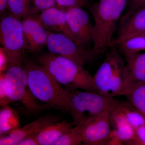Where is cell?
Here are the masks:
<instances>
[{
    "instance_id": "obj_17",
    "label": "cell",
    "mask_w": 145,
    "mask_h": 145,
    "mask_svg": "<svg viewBox=\"0 0 145 145\" xmlns=\"http://www.w3.org/2000/svg\"><path fill=\"white\" fill-rule=\"evenodd\" d=\"M73 125L67 121H59L44 127L36 135L39 145H54Z\"/></svg>"
},
{
    "instance_id": "obj_28",
    "label": "cell",
    "mask_w": 145,
    "mask_h": 145,
    "mask_svg": "<svg viewBox=\"0 0 145 145\" xmlns=\"http://www.w3.org/2000/svg\"><path fill=\"white\" fill-rule=\"evenodd\" d=\"M128 8L126 12H131L140 8L145 7V0H128Z\"/></svg>"
},
{
    "instance_id": "obj_1",
    "label": "cell",
    "mask_w": 145,
    "mask_h": 145,
    "mask_svg": "<svg viewBox=\"0 0 145 145\" xmlns=\"http://www.w3.org/2000/svg\"><path fill=\"white\" fill-rule=\"evenodd\" d=\"M128 0H99L89 7L93 24L92 50L95 55L112 46L117 23Z\"/></svg>"
},
{
    "instance_id": "obj_13",
    "label": "cell",
    "mask_w": 145,
    "mask_h": 145,
    "mask_svg": "<svg viewBox=\"0 0 145 145\" xmlns=\"http://www.w3.org/2000/svg\"><path fill=\"white\" fill-rule=\"evenodd\" d=\"M117 106L110 111L112 131L108 145H130L135 139V129L128 122Z\"/></svg>"
},
{
    "instance_id": "obj_16",
    "label": "cell",
    "mask_w": 145,
    "mask_h": 145,
    "mask_svg": "<svg viewBox=\"0 0 145 145\" xmlns=\"http://www.w3.org/2000/svg\"><path fill=\"white\" fill-rule=\"evenodd\" d=\"M125 57L126 60L124 71L125 90L133 84L145 82V53H137Z\"/></svg>"
},
{
    "instance_id": "obj_26",
    "label": "cell",
    "mask_w": 145,
    "mask_h": 145,
    "mask_svg": "<svg viewBox=\"0 0 145 145\" xmlns=\"http://www.w3.org/2000/svg\"><path fill=\"white\" fill-rule=\"evenodd\" d=\"M135 138L130 145H145V125L135 129Z\"/></svg>"
},
{
    "instance_id": "obj_7",
    "label": "cell",
    "mask_w": 145,
    "mask_h": 145,
    "mask_svg": "<svg viewBox=\"0 0 145 145\" xmlns=\"http://www.w3.org/2000/svg\"><path fill=\"white\" fill-rule=\"evenodd\" d=\"M0 32L2 51L7 58L9 66L22 65L25 49L22 22L14 17H5L1 21Z\"/></svg>"
},
{
    "instance_id": "obj_32",
    "label": "cell",
    "mask_w": 145,
    "mask_h": 145,
    "mask_svg": "<svg viewBox=\"0 0 145 145\" xmlns=\"http://www.w3.org/2000/svg\"><path fill=\"white\" fill-rule=\"evenodd\" d=\"M140 35H144V36H145V32H143L142 34H140Z\"/></svg>"
},
{
    "instance_id": "obj_29",
    "label": "cell",
    "mask_w": 145,
    "mask_h": 145,
    "mask_svg": "<svg viewBox=\"0 0 145 145\" xmlns=\"http://www.w3.org/2000/svg\"><path fill=\"white\" fill-rule=\"evenodd\" d=\"M36 135H30L25 137L19 142L17 145H39Z\"/></svg>"
},
{
    "instance_id": "obj_18",
    "label": "cell",
    "mask_w": 145,
    "mask_h": 145,
    "mask_svg": "<svg viewBox=\"0 0 145 145\" xmlns=\"http://www.w3.org/2000/svg\"><path fill=\"white\" fill-rule=\"evenodd\" d=\"M123 96L145 117V82L136 83L129 86Z\"/></svg>"
},
{
    "instance_id": "obj_3",
    "label": "cell",
    "mask_w": 145,
    "mask_h": 145,
    "mask_svg": "<svg viewBox=\"0 0 145 145\" xmlns=\"http://www.w3.org/2000/svg\"><path fill=\"white\" fill-rule=\"evenodd\" d=\"M37 61L65 88L96 92L93 77L84 66L72 60L49 52L39 56Z\"/></svg>"
},
{
    "instance_id": "obj_15",
    "label": "cell",
    "mask_w": 145,
    "mask_h": 145,
    "mask_svg": "<svg viewBox=\"0 0 145 145\" xmlns=\"http://www.w3.org/2000/svg\"><path fill=\"white\" fill-rule=\"evenodd\" d=\"M25 49L36 53L46 46L47 30L38 20L27 18L22 22Z\"/></svg>"
},
{
    "instance_id": "obj_27",
    "label": "cell",
    "mask_w": 145,
    "mask_h": 145,
    "mask_svg": "<svg viewBox=\"0 0 145 145\" xmlns=\"http://www.w3.org/2000/svg\"><path fill=\"white\" fill-rule=\"evenodd\" d=\"M34 3L36 8L42 11L53 7L57 4L55 0H34Z\"/></svg>"
},
{
    "instance_id": "obj_2",
    "label": "cell",
    "mask_w": 145,
    "mask_h": 145,
    "mask_svg": "<svg viewBox=\"0 0 145 145\" xmlns=\"http://www.w3.org/2000/svg\"><path fill=\"white\" fill-rule=\"evenodd\" d=\"M23 62L29 86L35 98L50 107L67 112V89L55 80L41 65L27 60Z\"/></svg>"
},
{
    "instance_id": "obj_14",
    "label": "cell",
    "mask_w": 145,
    "mask_h": 145,
    "mask_svg": "<svg viewBox=\"0 0 145 145\" xmlns=\"http://www.w3.org/2000/svg\"><path fill=\"white\" fill-rule=\"evenodd\" d=\"M38 20L47 31L64 34L80 46L69 28L65 9L54 6L43 10Z\"/></svg>"
},
{
    "instance_id": "obj_9",
    "label": "cell",
    "mask_w": 145,
    "mask_h": 145,
    "mask_svg": "<svg viewBox=\"0 0 145 145\" xmlns=\"http://www.w3.org/2000/svg\"><path fill=\"white\" fill-rule=\"evenodd\" d=\"M111 110H105L80 123L82 130V144L108 145L112 131L110 119Z\"/></svg>"
},
{
    "instance_id": "obj_24",
    "label": "cell",
    "mask_w": 145,
    "mask_h": 145,
    "mask_svg": "<svg viewBox=\"0 0 145 145\" xmlns=\"http://www.w3.org/2000/svg\"><path fill=\"white\" fill-rule=\"evenodd\" d=\"M57 6L63 9L79 7H83L89 4V0H55Z\"/></svg>"
},
{
    "instance_id": "obj_10",
    "label": "cell",
    "mask_w": 145,
    "mask_h": 145,
    "mask_svg": "<svg viewBox=\"0 0 145 145\" xmlns=\"http://www.w3.org/2000/svg\"><path fill=\"white\" fill-rule=\"evenodd\" d=\"M65 9L69 26L80 45L85 47L92 42L93 25L88 13L79 7Z\"/></svg>"
},
{
    "instance_id": "obj_20",
    "label": "cell",
    "mask_w": 145,
    "mask_h": 145,
    "mask_svg": "<svg viewBox=\"0 0 145 145\" xmlns=\"http://www.w3.org/2000/svg\"><path fill=\"white\" fill-rule=\"evenodd\" d=\"M117 107L130 124L135 129L145 125V116L133 106L129 102H118Z\"/></svg>"
},
{
    "instance_id": "obj_21",
    "label": "cell",
    "mask_w": 145,
    "mask_h": 145,
    "mask_svg": "<svg viewBox=\"0 0 145 145\" xmlns=\"http://www.w3.org/2000/svg\"><path fill=\"white\" fill-rule=\"evenodd\" d=\"M125 57L145 50V36H132L117 45Z\"/></svg>"
},
{
    "instance_id": "obj_11",
    "label": "cell",
    "mask_w": 145,
    "mask_h": 145,
    "mask_svg": "<svg viewBox=\"0 0 145 145\" xmlns=\"http://www.w3.org/2000/svg\"><path fill=\"white\" fill-rule=\"evenodd\" d=\"M125 14L121 19L114 44L118 45L126 39L145 31V7Z\"/></svg>"
},
{
    "instance_id": "obj_23",
    "label": "cell",
    "mask_w": 145,
    "mask_h": 145,
    "mask_svg": "<svg viewBox=\"0 0 145 145\" xmlns=\"http://www.w3.org/2000/svg\"><path fill=\"white\" fill-rule=\"evenodd\" d=\"M7 6L14 17L19 19L26 12L27 4L24 0H8Z\"/></svg>"
},
{
    "instance_id": "obj_19",
    "label": "cell",
    "mask_w": 145,
    "mask_h": 145,
    "mask_svg": "<svg viewBox=\"0 0 145 145\" xmlns=\"http://www.w3.org/2000/svg\"><path fill=\"white\" fill-rule=\"evenodd\" d=\"M20 127L17 112L8 105L1 107L0 111V137Z\"/></svg>"
},
{
    "instance_id": "obj_6",
    "label": "cell",
    "mask_w": 145,
    "mask_h": 145,
    "mask_svg": "<svg viewBox=\"0 0 145 145\" xmlns=\"http://www.w3.org/2000/svg\"><path fill=\"white\" fill-rule=\"evenodd\" d=\"M1 76L5 81L11 102L20 103L29 113H37L50 107L39 103L33 96L29 86L25 70L22 65H11Z\"/></svg>"
},
{
    "instance_id": "obj_12",
    "label": "cell",
    "mask_w": 145,
    "mask_h": 145,
    "mask_svg": "<svg viewBox=\"0 0 145 145\" xmlns=\"http://www.w3.org/2000/svg\"><path fill=\"white\" fill-rule=\"evenodd\" d=\"M59 121L60 117L56 115L48 114L42 116L6 135L1 136L0 145H17L25 137L36 135L48 125Z\"/></svg>"
},
{
    "instance_id": "obj_30",
    "label": "cell",
    "mask_w": 145,
    "mask_h": 145,
    "mask_svg": "<svg viewBox=\"0 0 145 145\" xmlns=\"http://www.w3.org/2000/svg\"><path fill=\"white\" fill-rule=\"evenodd\" d=\"M8 0H0V10L1 12L3 11L7 6Z\"/></svg>"
},
{
    "instance_id": "obj_5",
    "label": "cell",
    "mask_w": 145,
    "mask_h": 145,
    "mask_svg": "<svg viewBox=\"0 0 145 145\" xmlns=\"http://www.w3.org/2000/svg\"><path fill=\"white\" fill-rule=\"evenodd\" d=\"M68 90L67 112L76 125L105 110H112L118 102L112 97L104 96L94 91Z\"/></svg>"
},
{
    "instance_id": "obj_31",
    "label": "cell",
    "mask_w": 145,
    "mask_h": 145,
    "mask_svg": "<svg viewBox=\"0 0 145 145\" xmlns=\"http://www.w3.org/2000/svg\"><path fill=\"white\" fill-rule=\"evenodd\" d=\"M25 3H26V4H28L29 2V0H24Z\"/></svg>"
},
{
    "instance_id": "obj_25",
    "label": "cell",
    "mask_w": 145,
    "mask_h": 145,
    "mask_svg": "<svg viewBox=\"0 0 145 145\" xmlns=\"http://www.w3.org/2000/svg\"><path fill=\"white\" fill-rule=\"evenodd\" d=\"M10 101L5 81L2 76H1L0 80V103L1 107H4L8 105Z\"/></svg>"
},
{
    "instance_id": "obj_8",
    "label": "cell",
    "mask_w": 145,
    "mask_h": 145,
    "mask_svg": "<svg viewBox=\"0 0 145 145\" xmlns=\"http://www.w3.org/2000/svg\"><path fill=\"white\" fill-rule=\"evenodd\" d=\"M47 32L46 46L50 53L66 57L83 66L96 56L92 50L80 46L64 34Z\"/></svg>"
},
{
    "instance_id": "obj_22",
    "label": "cell",
    "mask_w": 145,
    "mask_h": 145,
    "mask_svg": "<svg viewBox=\"0 0 145 145\" xmlns=\"http://www.w3.org/2000/svg\"><path fill=\"white\" fill-rule=\"evenodd\" d=\"M83 143L82 130L81 123L72 127L61 136L54 145H78Z\"/></svg>"
},
{
    "instance_id": "obj_4",
    "label": "cell",
    "mask_w": 145,
    "mask_h": 145,
    "mask_svg": "<svg viewBox=\"0 0 145 145\" xmlns=\"http://www.w3.org/2000/svg\"><path fill=\"white\" fill-rule=\"evenodd\" d=\"M125 65L121 54L115 48L112 49L93 77L96 92L112 98L123 96Z\"/></svg>"
}]
</instances>
